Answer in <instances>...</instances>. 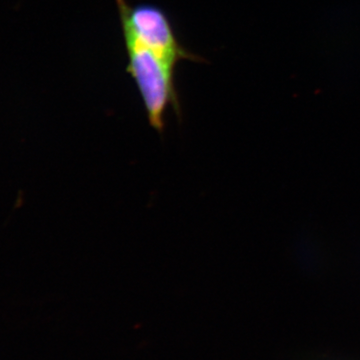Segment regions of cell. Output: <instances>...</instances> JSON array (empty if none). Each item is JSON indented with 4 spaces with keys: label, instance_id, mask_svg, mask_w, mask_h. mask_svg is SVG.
I'll list each match as a JSON object with an SVG mask.
<instances>
[{
    "label": "cell",
    "instance_id": "1",
    "mask_svg": "<svg viewBox=\"0 0 360 360\" xmlns=\"http://www.w3.org/2000/svg\"><path fill=\"white\" fill-rule=\"evenodd\" d=\"M115 2L127 54V73L139 90L149 125L162 135L169 108L181 122V104L175 84L177 65L184 60H206L181 44L162 7L148 2Z\"/></svg>",
    "mask_w": 360,
    "mask_h": 360
}]
</instances>
